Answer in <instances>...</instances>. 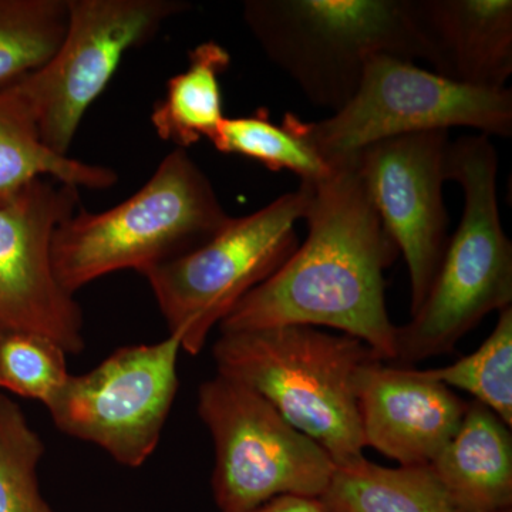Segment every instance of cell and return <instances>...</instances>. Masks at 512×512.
I'll list each match as a JSON object with an SVG mask.
<instances>
[{
  "label": "cell",
  "instance_id": "obj_21",
  "mask_svg": "<svg viewBox=\"0 0 512 512\" xmlns=\"http://www.w3.org/2000/svg\"><path fill=\"white\" fill-rule=\"evenodd\" d=\"M498 313L497 325L476 352L453 365L421 373L470 393L512 427V306Z\"/></svg>",
  "mask_w": 512,
  "mask_h": 512
},
{
  "label": "cell",
  "instance_id": "obj_19",
  "mask_svg": "<svg viewBox=\"0 0 512 512\" xmlns=\"http://www.w3.org/2000/svg\"><path fill=\"white\" fill-rule=\"evenodd\" d=\"M67 25L69 0H0V92L42 69Z\"/></svg>",
  "mask_w": 512,
  "mask_h": 512
},
{
  "label": "cell",
  "instance_id": "obj_4",
  "mask_svg": "<svg viewBox=\"0 0 512 512\" xmlns=\"http://www.w3.org/2000/svg\"><path fill=\"white\" fill-rule=\"evenodd\" d=\"M218 373L245 384L291 426L348 466L363 458L355 375L379 359L362 340L306 325L221 332Z\"/></svg>",
  "mask_w": 512,
  "mask_h": 512
},
{
  "label": "cell",
  "instance_id": "obj_10",
  "mask_svg": "<svg viewBox=\"0 0 512 512\" xmlns=\"http://www.w3.org/2000/svg\"><path fill=\"white\" fill-rule=\"evenodd\" d=\"M178 336L126 346L84 375H70L46 407L57 430L138 468L160 443L178 390Z\"/></svg>",
  "mask_w": 512,
  "mask_h": 512
},
{
  "label": "cell",
  "instance_id": "obj_16",
  "mask_svg": "<svg viewBox=\"0 0 512 512\" xmlns=\"http://www.w3.org/2000/svg\"><path fill=\"white\" fill-rule=\"evenodd\" d=\"M40 178L94 191L110 190L119 181L109 167L50 150L22 96L15 89L0 92V207Z\"/></svg>",
  "mask_w": 512,
  "mask_h": 512
},
{
  "label": "cell",
  "instance_id": "obj_14",
  "mask_svg": "<svg viewBox=\"0 0 512 512\" xmlns=\"http://www.w3.org/2000/svg\"><path fill=\"white\" fill-rule=\"evenodd\" d=\"M434 73L478 89L512 74L511 0H412Z\"/></svg>",
  "mask_w": 512,
  "mask_h": 512
},
{
  "label": "cell",
  "instance_id": "obj_13",
  "mask_svg": "<svg viewBox=\"0 0 512 512\" xmlns=\"http://www.w3.org/2000/svg\"><path fill=\"white\" fill-rule=\"evenodd\" d=\"M355 394L365 447L402 467L430 466L456 436L468 402L412 367L363 363Z\"/></svg>",
  "mask_w": 512,
  "mask_h": 512
},
{
  "label": "cell",
  "instance_id": "obj_25",
  "mask_svg": "<svg viewBox=\"0 0 512 512\" xmlns=\"http://www.w3.org/2000/svg\"><path fill=\"white\" fill-rule=\"evenodd\" d=\"M0 396H2V393H0Z\"/></svg>",
  "mask_w": 512,
  "mask_h": 512
},
{
  "label": "cell",
  "instance_id": "obj_24",
  "mask_svg": "<svg viewBox=\"0 0 512 512\" xmlns=\"http://www.w3.org/2000/svg\"><path fill=\"white\" fill-rule=\"evenodd\" d=\"M245 512H325L315 498L284 495Z\"/></svg>",
  "mask_w": 512,
  "mask_h": 512
},
{
  "label": "cell",
  "instance_id": "obj_15",
  "mask_svg": "<svg viewBox=\"0 0 512 512\" xmlns=\"http://www.w3.org/2000/svg\"><path fill=\"white\" fill-rule=\"evenodd\" d=\"M430 468L457 512H512L511 427L483 403H468Z\"/></svg>",
  "mask_w": 512,
  "mask_h": 512
},
{
  "label": "cell",
  "instance_id": "obj_18",
  "mask_svg": "<svg viewBox=\"0 0 512 512\" xmlns=\"http://www.w3.org/2000/svg\"><path fill=\"white\" fill-rule=\"evenodd\" d=\"M231 66V55L214 40L188 53V66L167 82L165 96L154 107L151 124L161 140L181 150L212 140L225 120L221 76Z\"/></svg>",
  "mask_w": 512,
  "mask_h": 512
},
{
  "label": "cell",
  "instance_id": "obj_23",
  "mask_svg": "<svg viewBox=\"0 0 512 512\" xmlns=\"http://www.w3.org/2000/svg\"><path fill=\"white\" fill-rule=\"evenodd\" d=\"M66 356L62 346L45 336L0 332V393L49 406L69 379Z\"/></svg>",
  "mask_w": 512,
  "mask_h": 512
},
{
  "label": "cell",
  "instance_id": "obj_5",
  "mask_svg": "<svg viewBox=\"0 0 512 512\" xmlns=\"http://www.w3.org/2000/svg\"><path fill=\"white\" fill-rule=\"evenodd\" d=\"M242 10L265 56L333 113L356 93L370 55L430 59L412 0H247Z\"/></svg>",
  "mask_w": 512,
  "mask_h": 512
},
{
  "label": "cell",
  "instance_id": "obj_7",
  "mask_svg": "<svg viewBox=\"0 0 512 512\" xmlns=\"http://www.w3.org/2000/svg\"><path fill=\"white\" fill-rule=\"evenodd\" d=\"M311 187L281 195L262 210L231 222L200 248L144 272L170 335L195 356L214 326L265 282L299 247Z\"/></svg>",
  "mask_w": 512,
  "mask_h": 512
},
{
  "label": "cell",
  "instance_id": "obj_20",
  "mask_svg": "<svg viewBox=\"0 0 512 512\" xmlns=\"http://www.w3.org/2000/svg\"><path fill=\"white\" fill-rule=\"evenodd\" d=\"M211 143L224 154L251 158L271 171H291L301 183L316 184L335 170L293 126L286 113L282 126L272 123L268 111L254 116L225 117Z\"/></svg>",
  "mask_w": 512,
  "mask_h": 512
},
{
  "label": "cell",
  "instance_id": "obj_9",
  "mask_svg": "<svg viewBox=\"0 0 512 512\" xmlns=\"http://www.w3.org/2000/svg\"><path fill=\"white\" fill-rule=\"evenodd\" d=\"M185 0H69V25L52 59L13 87L28 104L43 143L70 156L74 137L124 56L188 12Z\"/></svg>",
  "mask_w": 512,
  "mask_h": 512
},
{
  "label": "cell",
  "instance_id": "obj_3",
  "mask_svg": "<svg viewBox=\"0 0 512 512\" xmlns=\"http://www.w3.org/2000/svg\"><path fill=\"white\" fill-rule=\"evenodd\" d=\"M497 174L490 137L451 141L446 175L463 188V217L426 299L410 322L396 326L393 366L453 352L488 313L512 306V245L498 210Z\"/></svg>",
  "mask_w": 512,
  "mask_h": 512
},
{
  "label": "cell",
  "instance_id": "obj_11",
  "mask_svg": "<svg viewBox=\"0 0 512 512\" xmlns=\"http://www.w3.org/2000/svg\"><path fill=\"white\" fill-rule=\"evenodd\" d=\"M79 208V190L50 178L0 207V332L45 336L67 355L86 346L83 312L57 279L52 245Z\"/></svg>",
  "mask_w": 512,
  "mask_h": 512
},
{
  "label": "cell",
  "instance_id": "obj_22",
  "mask_svg": "<svg viewBox=\"0 0 512 512\" xmlns=\"http://www.w3.org/2000/svg\"><path fill=\"white\" fill-rule=\"evenodd\" d=\"M45 444L22 409L0 396V512H55L43 497L39 466Z\"/></svg>",
  "mask_w": 512,
  "mask_h": 512
},
{
  "label": "cell",
  "instance_id": "obj_1",
  "mask_svg": "<svg viewBox=\"0 0 512 512\" xmlns=\"http://www.w3.org/2000/svg\"><path fill=\"white\" fill-rule=\"evenodd\" d=\"M333 164L328 178L308 184L306 241L229 312L220 330L328 326L392 363L396 326L386 309L384 271L400 252L370 200L356 156Z\"/></svg>",
  "mask_w": 512,
  "mask_h": 512
},
{
  "label": "cell",
  "instance_id": "obj_12",
  "mask_svg": "<svg viewBox=\"0 0 512 512\" xmlns=\"http://www.w3.org/2000/svg\"><path fill=\"white\" fill-rule=\"evenodd\" d=\"M448 131L389 138L363 148L356 165L380 221L402 252L412 285V315L426 299L448 244Z\"/></svg>",
  "mask_w": 512,
  "mask_h": 512
},
{
  "label": "cell",
  "instance_id": "obj_2",
  "mask_svg": "<svg viewBox=\"0 0 512 512\" xmlns=\"http://www.w3.org/2000/svg\"><path fill=\"white\" fill-rule=\"evenodd\" d=\"M232 217L208 175L175 148L143 187L101 212L80 207L53 237L60 285L76 293L101 276L148 269L180 258L227 227Z\"/></svg>",
  "mask_w": 512,
  "mask_h": 512
},
{
  "label": "cell",
  "instance_id": "obj_17",
  "mask_svg": "<svg viewBox=\"0 0 512 512\" xmlns=\"http://www.w3.org/2000/svg\"><path fill=\"white\" fill-rule=\"evenodd\" d=\"M325 512H457L430 466L389 468L366 457L335 468Z\"/></svg>",
  "mask_w": 512,
  "mask_h": 512
},
{
  "label": "cell",
  "instance_id": "obj_6",
  "mask_svg": "<svg viewBox=\"0 0 512 512\" xmlns=\"http://www.w3.org/2000/svg\"><path fill=\"white\" fill-rule=\"evenodd\" d=\"M293 126L328 163L389 138L467 127L487 137L512 134L511 89H478L384 53L367 57L352 99L328 119Z\"/></svg>",
  "mask_w": 512,
  "mask_h": 512
},
{
  "label": "cell",
  "instance_id": "obj_8",
  "mask_svg": "<svg viewBox=\"0 0 512 512\" xmlns=\"http://www.w3.org/2000/svg\"><path fill=\"white\" fill-rule=\"evenodd\" d=\"M197 409L214 441L211 485L220 512L325 493L335 461L245 384L217 373L198 389Z\"/></svg>",
  "mask_w": 512,
  "mask_h": 512
}]
</instances>
